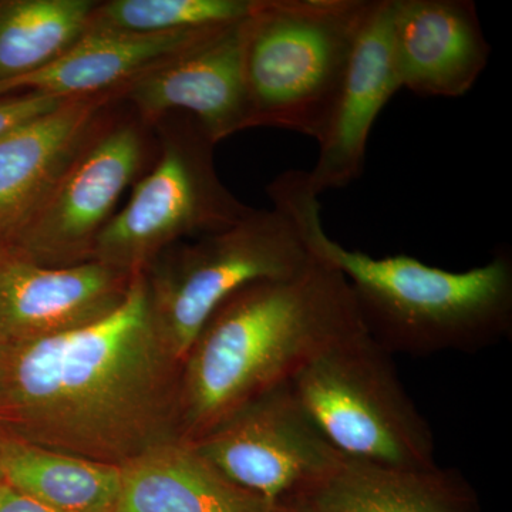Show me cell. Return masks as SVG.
I'll list each match as a JSON object with an SVG mask.
<instances>
[{"label": "cell", "instance_id": "1", "mask_svg": "<svg viewBox=\"0 0 512 512\" xmlns=\"http://www.w3.org/2000/svg\"><path fill=\"white\" fill-rule=\"evenodd\" d=\"M181 369L146 274L92 325L0 346V434L123 467L183 440Z\"/></svg>", "mask_w": 512, "mask_h": 512}, {"label": "cell", "instance_id": "2", "mask_svg": "<svg viewBox=\"0 0 512 512\" xmlns=\"http://www.w3.org/2000/svg\"><path fill=\"white\" fill-rule=\"evenodd\" d=\"M363 329L345 276L313 254L298 274L238 289L185 356L183 440H200L245 404L291 382L322 350Z\"/></svg>", "mask_w": 512, "mask_h": 512}, {"label": "cell", "instance_id": "3", "mask_svg": "<svg viewBox=\"0 0 512 512\" xmlns=\"http://www.w3.org/2000/svg\"><path fill=\"white\" fill-rule=\"evenodd\" d=\"M268 195L298 224L309 251L345 276L366 332L390 355L477 353L510 338L512 256L507 249L463 272L409 255L375 258L326 234L319 197L306 183L305 171L279 175Z\"/></svg>", "mask_w": 512, "mask_h": 512}, {"label": "cell", "instance_id": "4", "mask_svg": "<svg viewBox=\"0 0 512 512\" xmlns=\"http://www.w3.org/2000/svg\"><path fill=\"white\" fill-rule=\"evenodd\" d=\"M372 0H256L245 26L249 126L320 140Z\"/></svg>", "mask_w": 512, "mask_h": 512}, {"label": "cell", "instance_id": "5", "mask_svg": "<svg viewBox=\"0 0 512 512\" xmlns=\"http://www.w3.org/2000/svg\"><path fill=\"white\" fill-rule=\"evenodd\" d=\"M293 393L340 456L375 466H436L429 421L393 356L366 329L333 343L292 377Z\"/></svg>", "mask_w": 512, "mask_h": 512}, {"label": "cell", "instance_id": "6", "mask_svg": "<svg viewBox=\"0 0 512 512\" xmlns=\"http://www.w3.org/2000/svg\"><path fill=\"white\" fill-rule=\"evenodd\" d=\"M153 128L156 160L93 251L94 261L130 275L146 271L168 248L231 227L252 210L222 184L214 163L217 144L194 117L167 114Z\"/></svg>", "mask_w": 512, "mask_h": 512}, {"label": "cell", "instance_id": "7", "mask_svg": "<svg viewBox=\"0 0 512 512\" xmlns=\"http://www.w3.org/2000/svg\"><path fill=\"white\" fill-rule=\"evenodd\" d=\"M311 259L288 212L252 208L231 227L168 248L144 271L157 328L183 363L232 293L252 282L298 274Z\"/></svg>", "mask_w": 512, "mask_h": 512}, {"label": "cell", "instance_id": "8", "mask_svg": "<svg viewBox=\"0 0 512 512\" xmlns=\"http://www.w3.org/2000/svg\"><path fill=\"white\" fill-rule=\"evenodd\" d=\"M157 151L153 126L120 101L6 252L50 268L92 261L97 238L116 214L121 195L150 170Z\"/></svg>", "mask_w": 512, "mask_h": 512}, {"label": "cell", "instance_id": "9", "mask_svg": "<svg viewBox=\"0 0 512 512\" xmlns=\"http://www.w3.org/2000/svg\"><path fill=\"white\" fill-rule=\"evenodd\" d=\"M192 444L232 483L274 507L302 500L343 460L289 382L245 404Z\"/></svg>", "mask_w": 512, "mask_h": 512}, {"label": "cell", "instance_id": "10", "mask_svg": "<svg viewBox=\"0 0 512 512\" xmlns=\"http://www.w3.org/2000/svg\"><path fill=\"white\" fill-rule=\"evenodd\" d=\"M247 18L215 26L131 80L119 90L121 103L150 126L167 114H188L215 144L251 128L244 79Z\"/></svg>", "mask_w": 512, "mask_h": 512}, {"label": "cell", "instance_id": "11", "mask_svg": "<svg viewBox=\"0 0 512 512\" xmlns=\"http://www.w3.org/2000/svg\"><path fill=\"white\" fill-rule=\"evenodd\" d=\"M119 104V90L74 97L0 137V248L8 251Z\"/></svg>", "mask_w": 512, "mask_h": 512}, {"label": "cell", "instance_id": "12", "mask_svg": "<svg viewBox=\"0 0 512 512\" xmlns=\"http://www.w3.org/2000/svg\"><path fill=\"white\" fill-rule=\"evenodd\" d=\"M134 275L94 259L50 268L6 252L0 256V346L62 335L106 318L126 298Z\"/></svg>", "mask_w": 512, "mask_h": 512}, {"label": "cell", "instance_id": "13", "mask_svg": "<svg viewBox=\"0 0 512 512\" xmlns=\"http://www.w3.org/2000/svg\"><path fill=\"white\" fill-rule=\"evenodd\" d=\"M402 90L394 64L392 0H372L353 47L315 167L305 171L316 197L348 187L365 170L367 143L377 117Z\"/></svg>", "mask_w": 512, "mask_h": 512}, {"label": "cell", "instance_id": "14", "mask_svg": "<svg viewBox=\"0 0 512 512\" xmlns=\"http://www.w3.org/2000/svg\"><path fill=\"white\" fill-rule=\"evenodd\" d=\"M392 45L400 87L444 99L470 92L491 55L473 0H392Z\"/></svg>", "mask_w": 512, "mask_h": 512}, {"label": "cell", "instance_id": "15", "mask_svg": "<svg viewBox=\"0 0 512 512\" xmlns=\"http://www.w3.org/2000/svg\"><path fill=\"white\" fill-rule=\"evenodd\" d=\"M212 28L215 26L160 35L89 30L55 62L0 83V97L32 92L74 99L116 92L140 74L184 52Z\"/></svg>", "mask_w": 512, "mask_h": 512}, {"label": "cell", "instance_id": "16", "mask_svg": "<svg viewBox=\"0 0 512 512\" xmlns=\"http://www.w3.org/2000/svg\"><path fill=\"white\" fill-rule=\"evenodd\" d=\"M295 503L322 512H481L477 491L454 468L383 467L345 457Z\"/></svg>", "mask_w": 512, "mask_h": 512}, {"label": "cell", "instance_id": "17", "mask_svg": "<svg viewBox=\"0 0 512 512\" xmlns=\"http://www.w3.org/2000/svg\"><path fill=\"white\" fill-rule=\"evenodd\" d=\"M232 483L194 444L174 441L121 467L116 512H274Z\"/></svg>", "mask_w": 512, "mask_h": 512}, {"label": "cell", "instance_id": "18", "mask_svg": "<svg viewBox=\"0 0 512 512\" xmlns=\"http://www.w3.org/2000/svg\"><path fill=\"white\" fill-rule=\"evenodd\" d=\"M0 481L59 512H116L121 467L0 434Z\"/></svg>", "mask_w": 512, "mask_h": 512}, {"label": "cell", "instance_id": "19", "mask_svg": "<svg viewBox=\"0 0 512 512\" xmlns=\"http://www.w3.org/2000/svg\"><path fill=\"white\" fill-rule=\"evenodd\" d=\"M93 0H0V83L43 69L89 29Z\"/></svg>", "mask_w": 512, "mask_h": 512}, {"label": "cell", "instance_id": "20", "mask_svg": "<svg viewBox=\"0 0 512 512\" xmlns=\"http://www.w3.org/2000/svg\"><path fill=\"white\" fill-rule=\"evenodd\" d=\"M256 0H107L90 16L92 32L160 35L247 18Z\"/></svg>", "mask_w": 512, "mask_h": 512}, {"label": "cell", "instance_id": "21", "mask_svg": "<svg viewBox=\"0 0 512 512\" xmlns=\"http://www.w3.org/2000/svg\"><path fill=\"white\" fill-rule=\"evenodd\" d=\"M67 99L42 93H15L0 97V137L55 109Z\"/></svg>", "mask_w": 512, "mask_h": 512}, {"label": "cell", "instance_id": "22", "mask_svg": "<svg viewBox=\"0 0 512 512\" xmlns=\"http://www.w3.org/2000/svg\"><path fill=\"white\" fill-rule=\"evenodd\" d=\"M0 512H59L46 505L37 503L32 498L26 497L6 487L5 494L0 500Z\"/></svg>", "mask_w": 512, "mask_h": 512}, {"label": "cell", "instance_id": "23", "mask_svg": "<svg viewBox=\"0 0 512 512\" xmlns=\"http://www.w3.org/2000/svg\"><path fill=\"white\" fill-rule=\"evenodd\" d=\"M274 512H322L309 505L301 503H288L276 505Z\"/></svg>", "mask_w": 512, "mask_h": 512}, {"label": "cell", "instance_id": "24", "mask_svg": "<svg viewBox=\"0 0 512 512\" xmlns=\"http://www.w3.org/2000/svg\"><path fill=\"white\" fill-rule=\"evenodd\" d=\"M6 491V485L0 481V500L3 498V494H5Z\"/></svg>", "mask_w": 512, "mask_h": 512}, {"label": "cell", "instance_id": "25", "mask_svg": "<svg viewBox=\"0 0 512 512\" xmlns=\"http://www.w3.org/2000/svg\"><path fill=\"white\" fill-rule=\"evenodd\" d=\"M5 254H6V251H5V249H3V248H0V256H2V255H5Z\"/></svg>", "mask_w": 512, "mask_h": 512}]
</instances>
